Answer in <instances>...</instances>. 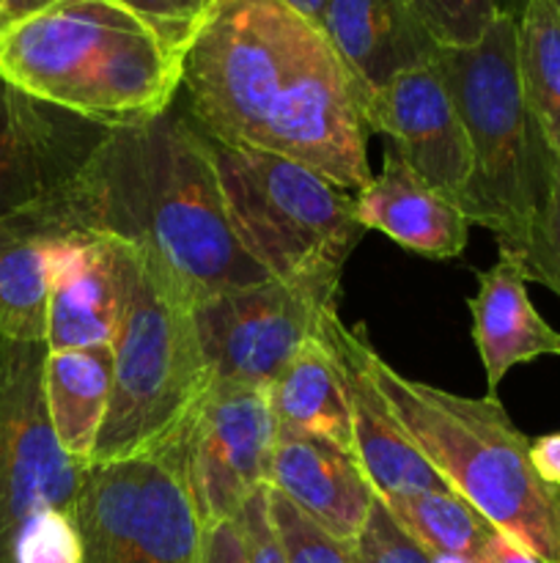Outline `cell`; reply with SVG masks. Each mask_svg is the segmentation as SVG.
I'll return each instance as SVG.
<instances>
[{"label":"cell","mask_w":560,"mask_h":563,"mask_svg":"<svg viewBox=\"0 0 560 563\" xmlns=\"http://www.w3.org/2000/svg\"><path fill=\"white\" fill-rule=\"evenodd\" d=\"M113 385V350L49 352L44 361V401L66 456L88 465L97 451Z\"/></svg>","instance_id":"obj_22"},{"label":"cell","mask_w":560,"mask_h":563,"mask_svg":"<svg viewBox=\"0 0 560 563\" xmlns=\"http://www.w3.org/2000/svg\"><path fill=\"white\" fill-rule=\"evenodd\" d=\"M335 311L338 295L333 291L269 278L201 302L192 319L214 383L269 390Z\"/></svg>","instance_id":"obj_10"},{"label":"cell","mask_w":560,"mask_h":563,"mask_svg":"<svg viewBox=\"0 0 560 563\" xmlns=\"http://www.w3.org/2000/svg\"><path fill=\"white\" fill-rule=\"evenodd\" d=\"M75 231L86 229L71 181L0 218V335L44 341L53 256Z\"/></svg>","instance_id":"obj_15"},{"label":"cell","mask_w":560,"mask_h":563,"mask_svg":"<svg viewBox=\"0 0 560 563\" xmlns=\"http://www.w3.org/2000/svg\"><path fill=\"white\" fill-rule=\"evenodd\" d=\"M275 443L267 388L212 383L184 432L187 478L203 528L236 520L245 500L269 487Z\"/></svg>","instance_id":"obj_11"},{"label":"cell","mask_w":560,"mask_h":563,"mask_svg":"<svg viewBox=\"0 0 560 563\" xmlns=\"http://www.w3.org/2000/svg\"><path fill=\"white\" fill-rule=\"evenodd\" d=\"M5 9V14H9V20H16V16H25L31 14V11L42 9V5L53 3V0H0Z\"/></svg>","instance_id":"obj_35"},{"label":"cell","mask_w":560,"mask_h":563,"mask_svg":"<svg viewBox=\"0 0 560 563\" xmlns=\"http://www.w3.org/2000/svg\"><path fill=\"white\" fill-rule=\"evenodd\" d=\"M267 489L269 487L258 489L256 495L245 500V506L236 515V526H239L242 539H245L250 563H289L283 548H280L278 533H275L272 517H269Z\"/></svg>","instance_id":"obj_31"},{"label":"cell","mask_w":560,"mask_h":563,"mask_svg":"<svg viewBox=\"0 0 560 563\" xmlns=\"http://www.w3.org/2000/svg\"><path fill=\"white\" fill-rule=\"evenodd\" d=\"M181 60L124 0H53L0 27V80L99 126L168 113Z\"/></svg>","instance_id":"obj_3"},{"label":"cell","mask_w":560,"mask_h":563,"mask_svg":"<svg viewBox=\"0 0 560 563\" xmlns=\"http://www.w3.org/2000/svg\"><path fill=\"white\" fill-rule=\"evenodd\" d=\"M368 377L445 487L541 563H560V489L530 460V440L497 396L467 399L395 372L362 341Z\"/></svg>","instance_id":"obj_4"},{"label":"cell","mask_w":560,"mask_h":563,"mask_svg":"<svg viewBox=\"0 0 560 563\" xmlns=\"http://www.w3.org/2000/svg\"><path fill=\"white\" fill-rule=\"evenodd\" d=\"M530 460L549 487L560 489V432L544 434L530 443Z\"/></svg>","instance_id":"obj_33"},{"label":"cell","mask_w":560,"mask_h":563,"mask_svg":"<svg viewBox=\"0 0 560 563\" xmlns=\"http://www.w3.org/2000/svg\"><path fill=\"white\" fill-rule=\"evenodd\" d=\"M71 190L82 229L132 247L192 311L272 278L242 245L214 143L187 115L108 126Z\"/></svg>","instance_id":"obj_2"},{"label":"cell","mask_w":560,"mask_h":563,"mask_svg":"<svg viewBox=\"0 0 560 563\" xmlns=\"http://www.w3.org/2000/svg\"><path fill=\"white\" fill-rule=\"evenodd\" d=\"M478 563H541V561H538L533 553H527L522 544L511 542L508 537L494 531L492 539L486 542V548H483V555Z\"/></svg>","instance_id":"obj_34"},{"label":"cell","mask_w":560,"mask_h":563,"mask_svg":"<svg viewBox=\"0 0 560 563\" xmlns=\"http://www.w3.org/2000/svg\"><path fill=\"white\" fill-rule=\"evenodd\" d=\"M522 3H525V0H503V11H511V14H516ZM549 3H552L555 9L560 11V0H549Z\"/></svg>","instance_id":"obj_37"},{"label":"cell","mask_w":560,"mask_h":563,"mask_svg":"<svg viewBox=\"0 0 560 563\" xmlns=\"http://www.w3.org/2000/svg\"><path fill=\"white\" fill-rule=\"evenodd\" d=\"M104 130L0 80V218L69 185Z\"/></svg>","instance_id":"obj_12"},{"label":"cell","mask_w":560,"mask_h":563,"mask_svg":"<svg viewBox=\"0 0 560 563\" xmlns=\"http://www.w3.org/2000/svg\"><path fill=\"white\" fill-rule=\"evenodd\" d=\"M9 14H5V9H3V3H0V27H3V25H9Z\"/></svg>","instance_id":"obj_39"},{"label":"cell","mask_w":560,"mask_h":563,"mask_svg":"<svg viewBox=\"0 0 560 563\" xmlns=\"http://www.w3.org/2000/svg\"><path fill=\"white\" fill-rule=\"evenodd\" d=\"M278 432L307 434L327 440L351 454V416L340 366L333 346L318 330L316 339L305 341L289 366L269 385Z\"/></svg>","instance_id":"obj_21"},{"label":"cell","mask_w":560,"mask_h":563,"mask_svg":"<svg viewBox=\"0 0 560 563\" xmlns=\"http://www.w3.org/2000/svg\"><path fill=\"white\" fill-rule=\"evenodd\" d=\"M269 489L344 544H355L379 500L355 454L294 432H278Z\"/></svg>","instance_id":"obj_17"},{"label":"cell","mask_w":560,"mask_h":563,"mask_svg":"<svg viewBox=\"0 0 560 563\" xmlns=\"http://www.w3.org/2000/svg\"><path fill=\"white\" fill-rule=\"evenodd\" d=\"M525 262L500 247L497 262L478 273V295L470 297L472 341L486 372L489 396L497 394L505 374L536 357H560V333L549 328L527 295Z\"/></svg>","instance_id":"obj_20"},{"label":"cell","mask_w":560,"mask_h":563,"mask_svg":"<svg viewBox=\"0 0 560 563\" xmlns=\"http://www.w3.org/2000/svg\"><path fill=\"white\" fill-rule=\"evenodd\" d=\"M382 504L406 537L415 539L432 559L459 555L478 563L494 533V528L448 487L406 493Z\"/></svg>","instance_id":"obj_24"},{"label":"cell","mask_w":560,"mask_h":563,"mask_svg":"<svg viewBox=\"0 0 560 563\" xmlns=\"http://www.w3.org/2000/svg\"><path fill=\"white\" fill-rule=\"evenodd\" d=\"M322 31L351 75L362 121L395 75L437 53L404 0H327Z\"/></svg>","instance_id":"obj_18"},{"label":"cell","mask_w":560,"mask_h":563,"mask_svg":"<svg viewBox=\"0 0 560 563\" xmlns=\"http://www.w3.org/2000/svg\"><path fill=\"white\" fill-rule=\"evenodd\" d=\"M181 91L217 146L294 159L346 192L371 181L351 75L285 0H217L181 60Z\"/></svg>","instance_id":"obj_1"},{"label":"cell","mask_w":560,"mask_h":563,"mask_svg":"<svg viewBox=\"0 0 560 563\" xmlns=\"http://www.w3.org/2000/svg\"><path fill=\"white\" fill-rule=\"evenodd\" d=\"M82 548L75 517L66 511H44L22 528L14 563H80Z\"/></svg>","instance_id":"obj_28"},{"label":"cell","mask_w":560,"mask_h":563,"mask_svg":"<svg viewBox=\"0 0 560 563\" xmlns=\"http://www.w3.org/2000/svg\"><path fill=\"white\" fill-rule=\"evenodd\" d=\"M412 20L432 38L437 49L470 47L481 42L497 14L503 0H404Z\"/></svg>","instance_id":"obj_25"},{"label":"cell","mask_w":560,"mask_h":563,"mask_svg":"<svg viewBox=\"0 0 560 563\" xmlns=\"http://www.w3.org/2000/svg\"><path fill=\"white\" fill-rule=\"evenodd\" d=\"M124 3L146 16L176 49L187 53L192 36L217 0H124Z\"/></svg>","instance_id":"obj_30"},{"label":"cell","mask_w":560,"mask_h":563,"mask_svg":"<svg viewBox=\"0 0 560 563\" xmlns=\"http://www.w3.org/2000/svg\"><path fill=\"white\" fill-rule=\"evenodd\" d=\"M214 159L231 220L250 256L272 278L338 295L346 262L366 234L355 192L275 154L214 143Z\"/></svg>","instance_id":"obj_7"},{"label":"cell","mask_w":560,"mask_h":563,"mask_svg":"<svg viewBox=\"0 0 560 563\" xmlns=\"http://www.w3.org/2000/svg\"><path fill=\"white\" fill-rule=\"evenodd\" d=\"M456 104L472 174L459 196L470 223L497 236L505 251H519L536 225L555 154L525 102L516 60V14L500 11L481 42L434 53Z\"/></svg>","instance_id":"obj_5"},{"label":"cell","mask_w":560,"mask_h":563,"mask_svg":"<svg viewBox=\"0 0 560 563\" xmlns=\"http://www.w3.org/2000/svg\"><path fill=\"white\" fill-rule=\"evenodd\" d=\"M514 253L525 262L530 280L544 284L560 297V157H555L549 168L547 196L536 225L525 245Z\"/></svg>","instance_id":"obj_27"},{"label":"cell","mask_w":560,"mask_h":563,"mask_svg":"<svg viewBox=\"0 0 560 563\" xmlns=\"http://www.w3.org/2000/svg\"><path fill=\"white\" fill-rule=\"evenodd\" d=\"M285 3H289L291 9L300 11L302 16H307V20H311V22L322 25L324 5H327V0H285Z\"/></svg>","instance_id":"obj_36"},{"label":"cell","mask_w":560,"mask_h":563,"mask_svg":"<svg viewBox=\"0 0 560 563\" xmlns=\"http://www.w3.org/2000/svg\"><path fill=\"white\" fill-rule=\"evenodd\" d=\"M366 126L382 132L428 185L459 201L472 174L470 143L434 58L395 75L373 102Z\"/></svg>","instance_id":"obj_13"},{"label":"cell","mask_w":560,"mask_h":563,"mask_svg":"<svg viewBox=\"0 0 560 563\" xmlns=\"http://www.w3.org/2000/svg\"><path fill=\"white\" fill-rule=\"evenodd\" d=\"M357 563H432V555L421 548L404 528L393 520L382 500H377L360 537L355 539Z\"/></svg>","instance_id":"obj_29"},{"label":"cell","mask_w":560,"mask_h":563,"mask_svg":"<svg viewBox=\"0 0 560 563\" xmlns=\"http://www.w3.org/2000/svg\"><path fill=\"white\" fill-rule=\"evenodd\" d=\"M115 242V240H113ZM119 245L121 311L110 407L88 465L132 460L173 443L214 377L198 341L192 306L124 242Z\"/></svg>","instance_id":"obj_6"},{"label":"cell","mask_w":560,"mask_h":563,"mask_svg":"<svg viewBox=\"0 0 560 563\" xmlns=\"http://www.w3.org/2000/svg\"><path fill=\"white\" fill-rule=\"evenodd\" d=\"M355 212L362 225L417 256L456 258L470 236V220L459 203L428 185L388 146L382 170L355 192Z\"/></svg>","instance_id":"obj_19"},{"label":"cell","mask_w":560,"mask_h":563,"mask_svg":"<svg viewBox=\"0 0 560 563\" xmlns=\"http://www.w3.org/2000/svg\"><path fill=\"white\" fill-rule=\"evenodd\" d=\"M184 432L152 454L86 467L71 511L80 563H201Z\"/></svg>","instance_id":"obj_8"},{"label":"cell","mask_w":560,"mask_h":563,"mask_svg":"<svg viewBox=\"0 0 560 563\" xmlns=\"http://www.w3.org/2000/svg\"><path fill=\"white\" fill-rule=\"evenodd\" d=\"M516 60L527 108L560 157V11L549 0H525L516 11Z\"/></svg>","instance_id":"obj_23"},{"label":"cell","mask_w":560,"mask_h":563,"mask_svg":"<svg viewBox=\"0 0 560 563\" xmlns=\"http://www.w3.org/2000/svg\"><path fill=\"white\" fill-rule=\"evenodd\" d=\"M269 517L289 563H357L355 548L338 542L322 528L313 526L283 495L267 489Z\"/></svg>","instance_id":"obj_26"},{"label":"cell","mask_w":560,"mask_h":563,"mask_svg":"<svg viewBox=\"0 0 560 563\" xmlns=\"http://www.w3.org/2000/svg\"><path fill=\"white\" fill-rule=\"evenodd\" d=\"M201 563H250L236 520H223L203 528Z\"/></svg>","instance_id":"obj_32"},{"label":"cell","mask_w":560,"mask_h":563,"mask_svg":"<svg viewBox=\"0 0 560 563\" xmlns=\"http://www.w3.org/2000/svg\"><path fill=\"white\" fill-rule=\"evenodd\" d=\"M44 341L0 335V563H14L22 528L44 511H75L86 478L64 454L44 401Z\"/></svg>","instance_id":"obj_9"},{"label":"cell","mask_w":560,"mask_h":563,"mask_svg":"<svg viewBox=\"0 0 560 563\" xmlns=\"http://www.w3.org/2000/svg\"><path fill=\"white\" fill-rule=\"evenodd\" d=\"M432 563H475V561L459 559V555H434Z\"/></svg>","instance_id":"obj_38"},{"label":"cell","mask_w":560,"mask_h":563,"mask_svg":"<svg viewBox=\"0 0 560 563\" xmlns=\"http://www.w3.org/2000/svg\"><path fill=\"white\" fill-rule=\"evenodd\" d=\"M322 335L333 346L340 377L346 385L351 416V454L360 462L368 484L379 500L399 498L406 493L445 487L404 432L388 399L379 394L362 363V330H349L340 322L338 311L329 313L322 324Z\"/></svg>","instance_id":"obj_14"},{"label":"cell","mask_w":560,"mask_h":563,"mask_svg":"<svg viewBox=\"0 0 560 563\" xmlns=\"http://www.w3.org/2000/svg\"><path fill=\"white\" fill-rule=\"evenodd\" d=\"M119 311V245L97 231H75L53 256L44 344L49 352L110 346Z\"/></svg>","instance_id":"obj_16"}]
</instances>
